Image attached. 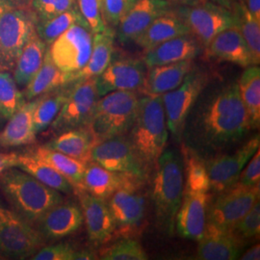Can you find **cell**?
Segmentation results:
<instances>
[{
    "mask_svg": "<svg viewBox=\"0 0 260 260\" xmlns=\"http://www.w3.org/2000/svg\"><path fill=\"white\" fill-rule=\"evenodd\" d=\"M84 223L90 241L94 245H103L111 240L116 233V224L107 201L87 193L82 189L76 190Z\"/></svg>",
    "mask_w": 260,
    "mask_h": 260,
    "instance_id": "obj_17",
    "label": "cell"
},
{
    "mask_svg": "<svg viewBox=\"0 0 260 260\" xmlns=\"http://www.w3.org/2000/svg\"><path fill=\"white\" fill-rule=\"evenodd\" d=\"M47 50L46 44L38 36L34 28L22 47L13 70L14 79L19 87L25 88L37 74Z\"/></svg>",
    "mask_w": 260,
    "mask_h": 260,
    "instance_id": "obj_29",
    "label": "cell"
},
{
    "mask_svg": "<svg viewBox=\"0 0 260 260\" xmlns=\"http://www.w3.org/2000/svg\"><path fill=\"white\" fill-rule=\"evenodd\" d=\"M68 93L69 83L38 96L33 114L34 128L37 134L49 127L66 103Z\"/></svg>",
    "mask_w": 260,
    "mask_h": 260,
    "instance_id": "obj_35",
    "label": "cell"
},
{
    "mask_svg": "<svg viewBox=\"0 0 260 260\" xmlns=\"http://www.w3.org/2000/svg\"><path fill=\"white\" fill-rule=\"evenodd\" d=\"M46 244L37 228L0 200V255L12 259L31 258Z\"/></svg>",
    "mask_w": 260,
    "mask_h": 260,
    "instance_id": "obj_6",
    "label": "cell"
},
{
    "mask_svg": "<svg viewBox=\"0 0 260 260\" xmlns=\"http://www.w3.org/2000/svg\"><path fill=\"white\" fill-rule=\"evenodd\" d=\"M25 103L23 93L10 72L0 71V115L8 120Z\"/></svg>",
    "mask_w": 260,
    "mask_h": 260,
    "instance_id": "obj_39",
    "label": "cell"
},
{
    "mask_svg": "<svg viewBox=\"0 0 260 260\" xmlns=\"http://www.w3.org/2000/svg\"><path fill=\"white\" fill-rule=\"evenodd\" d=\"M234 23L251 52L253 65L260 63V22L251 16L243 0H237L232 9Z\"/></svg>",
    "mask_w": 260,
    "mask_h": 260,
    "instance_id": "obj_36",
    "label": "cell"
},
{
    "mask_svg": "<svg viewBox=\"0 0 260 260\" xmlns=\"http://www.w3.org/2000/svg\"><path fill=\"white\" fill-rule=\"evenodd\" d=\"M139 99L135 91H113L98 100L87 123L95 144L129 132Z\"/></svg>",
    "mask_w": 260,
    "mask_h": 260,
    "instance_id": "obj_5",
    "label": "cell"
},
{
    "mask_svg": "<svg viewBox=\"0 0 260 260\" xmlns=\"http://www.w3.org/2000/svg\"><path fill=\"white\" fill-rule=\"evenodd\" d=\"M93 46V33L86 24L75 23L48 47L52 61L62 72L73 75L87 64Z\"/></svg>",
    "mask_w": 260,
    "mask_h": 260,
    "instance_id": "obj_12",
    "label": "cell"
},
{
    "mask_svg": "<svg viewBox=\"0 0 260 260\" xmlns=\"http://www.w3.org/2000/svg\"><path fill=\"white\" fill-rule=\"evenodd\" d=\"M94 144L95 141L91 130L85 125L57 134L44 146L84 163H88L91 161V150Z\"/></svg>",
    "mask_w": 260,
    "mask_h": 260,
    "instance_id": "obj_27",
    "label": "cell"
},
{
    "mask_svg": "<svg viewBox=\"0 0 260 260\" xmlns=\"http://www.w3.org/2000/svg\"><path fill=\"white\" fill-rule=\"evenodd\" d=\"M209 59L230 62L247 68L253 65L251 52L235 23L219 32L205 47Z\"/></svg>",
    "mask_w": 260,
    "mask_h": 260,
    "instance_id": "obj_22",
    "label": "cell"
},
{
    "mask_svg": "<svg viewBox=\"0 0 260 260\" xmlns=\"http://www.w3.org/2000/svg\"><path fill=\"white\" fill-rule=\"evenodd\" d=\"M76 0H29V8L37 20L50 19L75 7Z\"/></svg>",
    "mask_w": 260,
    "mask_h": 260,
    "instance_id": "obj_41",
    "label": "cell"
},
{
    "mask_svg": "<svg viewBox=\"0 0 260 260\" xmlns=\"http://www.w3.org/2000/svg\"><path fill=\"white\" fill-rule=\"evenodd\" d=\"M259 185L246 186L237 182L207 206L205 229L233 232L235 224L259 200Z\"/></svg>",
    "mask_w": 260,
    "mask_h": 260,
    "instance_id": "obj_7",
    "label": "cell"
},
{
    "mask_svg": "<svg viewBox=\"0 0 260 260\" xmlns=\"http://www.w3.org/2000/svg\"><path fill=\"white\" fill-rule=\"evenodd\" d=\"M8 6H9V5H8L4 0H0V16H1V14L3 13V11L6 9Z\"/></svg>",
    "mask_w": 260,
    "mask_h": 260,
    "instance_id": "obj_54",
    "label": "cell"
},
{
    "mask_svg": "<svg viewBox=\"0 0 260 260\" xmlns=\"http://www.w3.org/2000/svg\"><path fill=\"white\" fill-rule=\"evenodd\" d=\"M100 259L98 252L91 249L76 250L74 260H93Z\"/></svg>",
    "mask_w": 260,
    "mask_h": 260,
    "instance_id": "obj_48",
    "label": "cell"
},
{
    "mask_svg": "<svg viewBox=\"0 0 260 260\" xmlns=\"http://www.w3.org/2000/svg\"><path fill=\"white\" fill-rule=\"evenodd\" d=\"M116 31L107 26L100 33L93 34V46L90 58L83 69L73 75L71 82L89 77H98L111 63L115 48Z\"/></svg>",
    "mask_w": 260,
    "mask_h": 260,
    "instance_id": "obj_28",
    "label": "cell"
},
{
    "mask_svg": "<svg viewBox=\"0 0 260 260\" xmlns=\"http://www.w3.org/2000/svg\"><path fill=\"white\" fill-rule=\"evenodd\" d=\"M9 6H28L21 0H4ZM29 7V6H28Z\"/></svg>",
    "mask_w": 260,
    "mask_h": 260,
    "instance_id": "obj_53",
    "label": "cell"
},
{
    "mask_svg": "<svg viewBox=\"0 0 260 260\" xmlns=\"http://www.w3.org/2000/svg\"><path fill=\"white\" fill-rule=\"evenodd\" d=\"M37 98L24 103L8 122L0 130V148L10 149L30 145L36 141L37 133L34 128L33 114Z\"/></svg>",
    "mask_w": 260,
    "mask_h": 260,
    "instance_id": "obj_25",
    "label": "cell"
},
{
    "mask_svg": "<svg viewBox=\"0 0 260 260\" xmlns=\"http://www.w3.org/2000/svg\"><path fill=\"white\" fill-rule=\"evenodd\" d=\"M251 129L237 83L223 87L206 100L198 99L183 130L186 146L201 151H221L239 143Z\"/></svg>",
    "mask_w": 260,
    "mask_h": 260,
    "instance_id": "obj_1",
    "label": "cell"
},
{
    "mask_svg": "<svg viewBox=\"0 0 260 260\" xmlns=\"http://www.w3.org/2000/svg\"><path fill=\"white\" fill-rule=\"evenodd\" d=\"M17 167L26 172L32 177H35L40 182L44 183L61 193L71 194L73 193L74 187L55 169L48 165L41 159L30 154H19V162Z\"/></svg>",
    "mask_w": 260,
    "mask_h": 260,
    "instance_id": "obj_34",
    "label": "cell"
},
{
    "mask_svg": "<svg viewBox=\"0 0 260 260\" xmlns=\"http://www.w3.org/2000/svg\"><path fill=\"white\" fill-rule=\"evenodd\" d=\"M194 68L193 59L149 68L140 93L145 95H162L175 90Z\"/></svg>",
    "mask_w": 260,
    "mask_h": 260,
    "instance_id": "obj_24",
    "label": "cell"
},
{
    "mask_svg": "<svg viewBox=\"0 0 260 260\" xmlns=\"http://www.w3.org/2000/svg\"><path fill=\"white\" fill-rule=\"evenodd\" d=\"M31 154L55 169L59 174L70 181L75 191L81 189L82 178L87 163L68 156L54 149H48L45 146L38 147L37 149L31 152Z\"/></svg>",
    "mask_w": 260,
    "mask_h": 260,
    "instance_id": "obj_32",
    "label": "cell"
},
{
    "mask_svg": "<svg viewBox=\"0 0 260 260\" xmlns=\"http://www.w3.org/2000/svg\"><path fill=\"white\" fill-rule=\"evenodd\" d=\"M37 19L28 6H8L0 16V71L13 72Z\"/></svg>",
    "mask_w": 260,
    "mask_h": 260,
    "instance_id": "obj_9",
    "label": "cell"
},
{
    "mask_svg": "<svg viewBox=\"0 0 260 260\" xmlns=\"http://www.w3.org/2000/svg\"><path fill=\"white\" fill-rule=\"evenodd\" d=\"M171 8L164 0H137L117 26L119 41L122 44L134 42L154 19Z\"/></svg>",
    "mask_w": 260,
    "mask_h": 260,
    "instance_id": "obj_21",
    "label": "cell"
},
{
    "mask_svg": "<svg viewBox=\"0 0 260 260\" xmlns=\"http://www.w3.org/2000/svg\"><path fill=\"white\" fill-rule=\"evenodd\" d=\"M148 68L136 58H121L111 61L102 75L96 77L98 93L103 96L113 91L140 92L145 83Z\"/></svg>",
    "mask_w": 260,
    "mask_h": 260,
    "instance_id": "obj_15",
    "label": "cell"
},
{
    "mask_svg": "<svg viewBox=\"0 0 260 260\" xmlns=\"http://www.w3.org/2000/svg\"><path fill=\"white\" fill-rule=\"evenodd\" d=\"M99 258L103 260H147L148 254L138 240L123 237L100 251Z\"/></svg>",
    "mask_w": 260,
    "mask_h": 260,
    "instance_id": "obj_40",
    "label": "cell"
},
{
    "mask_svg": "<svg viewBox=\"0 0 260 260\" xmlns=\"http://www.w3.org/2000/svg\"><path fill=\"white\" fill-rule=\"evenodd\" d=\"M144 180L131 174L105 169L90 161L85 168L81 189L93 197L107 201L116 191L122 188L139 189Z\"/></svg>",
    "mask_w": 260,
    "mask_h": 260,
    "instance_id": "obj_16",
    "label": "cell"
},
{
    "mask_svg": "<svg viewBox=\"0 0 260 260\" xmlns=\"http://www.w3.org/2000/svg\"><path fill=\"white\" fill-rule=\"evenodd\" d=\"M19 153L12 152H2L0 151V174L5 170L12 167H17L19 162Z\"/></svg>",
    "mask_w": 260,
    "mask_h": 260,
    "instance_id": "obj_47",
    "label": "cell"
},
{
    "mask_svg": "<svg viewBox=\"0 0 260 260\" xmlns=\"http://www.w3.org/2000/svg\"><path fill=\"white\" fill-rule=\"evenodd\" d=\"M233 233L243 241L256 238L260 233V204L259 200L251 207L238 223L235 224Z\"/></svg>",
    "mask_w": 260,
    "mask_h": 260,
    "instance_id": "obj_43",
    "label": "cell"
},
{
    "mask_svg": "<svg viewBox=\"0 0 260 260\" xmlns=\"http://www.w3.org/2000/svg\"><path fill=\"white\" fill-rule=\"evenodd\" d=\"M91 161L105 169L134 175L146 179L148 170L143 164L126 134L94 144Z\"/></svg>",
    "mask_w": 260,
    "mask_h": 260,
    "instance_id": "obj_13",
    "label": "cell"
},
{
    "mask_svg": "<svg viewBox=\"0 0 260 260\" xmlns=\"http://www.w3.org/2000/svg\"><path fill=\"white\" fill-rule=\"evenodd\" d=\"M68 83H70V75L62 72L54 64L47 47L43 64L37 74L24 88L23 95L26 101H31Z\"/></svg>",
    "mask_w": 260,
    "mask_h": 260,
    "instance_id": "obj_31",
    "label": "cell"
},
{
    "mask_svg": "<svg viewBox=\"0 0 260 260\" xmlns=\"http://www.w3.org/2000/svg\"><path fill=\"white\" fill-rule=\"evenodd\" d=\"M99 99L96 77L70 82L67 101L49 125L50 132L57 135L67 130L87 125Z\"/></svg>",
    "mask_w": 260,
    "mask_h": 260,
    "instance_id": "obj_10",
    "label": "cell"
},
{
    "mask_svg": "<svg viewBox=\"0 0 260 260\" xmlns=\"http://www.w3.org/2000/svg\"><path fill=\"white\" fill-rule=\"evenodd\" d=\"M213 1L215 3H217V4L221 5V6H223L225 9L232 11L233 6H234V4L236 3L237 0H213Z\"/></svg>",
    "mask_w": 260,
    "mask_h": 260,
    "instance_id": "obj_52",
    "label": "cell"
},
{
    "mask_svg": "<svg viewBox=\"0 0 260 260\" xmlns=\"http://www.w3.org/2000/svg\"><path fill=\"white\" fill-rule=\"evenodd\" d=\"M244 241L233 232H222L205 229L199 240L197 259L234 260L239 258Z\"/></svg>",
    "mask_w": 260,
    "mask_h": 260,
    "instance_id": "obj_26",
    "label": "cell"
},
{
    "mask_svg": "<svg viewBox=\"0 0 260 260\" xmlns=\"http://www.w3.org/2000/svg\"><path fill=\"white\" fill-rule=\"evenodd\" d=\"M75 23H83L87 25L78 9L74 7L73 9L68 10L50 19L37 20L35 29L38 36L48 47L57 38Z\"/></svg>",
    "mask_w": 260,
    "mask_h": 260,
    "instance_id": "obj_38",
    "label": "cell"
},
{
    "mask_svg": "<svg viewBox=\"0 0 260 260\" xmlns=\"http://www.w3.org/2000/svg\"><path fill=\"white\" fill-rule=\"evenodd\" d=\"M242 103L251 122V129L260 124V69L258 65L247 67L238 81Z\"/></svg>",
    "mask_w": 260,
    "mask_h": 260,
    "instance_id": "obj_33",
    "label": "cell"
},
{
    "mask_svg": "<svg viewBox=\"0 0 260 260\" xmlns=\"http://www.w3.org/2000/svg\"><path fill=\"white\" fill-rule=\"evenodd\" d=\"M182 155L185 164V191L208 193L210 182L205 160L195 149L186 145L182 146Z\"/></svg>",
    "mask_w": 260,
    "mask_h": 260,
    "instance_id": "obj_37",
    "label": "cell"
},
{
    "mask_svg": "<svg viewBox=\"0 0 260 260\" xmlns=\"http://www.w3.org/2000/svg\"><path fill=\"white\" fill-rule=\"evenodd\" d=\"M137 0H102L103 19L107 26L117 27L122 17Z\"/></svg>",
    "mask_w": 260,
    "mask_h": 260,
    "instance_id": "obj_44",
    "label": "cell"
},
{
    "mask_svg": "<svg viewBox=\"0 0 260 260\" xmlns=\"http://www.w3.org/2000/svg\"><path fill=\"white\" fill-rule=\"evenodd\" d=\"M202 47L192 35L185 34L145 50L142 60L148 69L155 66L176 63L194 59L201 52Z\"/></svg>",
    "mask_w": 260,
    "mask_h": 260,
    "instance_id": "obj_23",
    "label": "cell"
},
{
    "mask_svg": "<svg viewBox=\"0 0 260 260\" xmlns=\"http://www.w3.org/2000/svg\"><path fill=\"white\" fill-rule=\"evenodd\" d=\"M189 34L183 21L170 9L166 14L154 19L134 42L144 50L166 42L174 38Z\"/></svg>",
    "mask_w": 260,
    "mask_h": 260,
    "instance_id": "obj_30",
    "label": "cell"
},
{
    "mask_svg": "<svg viewBox=\"0 0 260 260\" xmlns=\"http://www.w3.org/2000/svg\"><path fill=\"white\" fill-rule=\"evenodd\" d=\"M208 204V193L183 192L182 202L175 222V228L181 237L195 241H199L203 237Z\"/></svg>",
    "mask_w": 260,
    "mask_h": 260,
    "instance_id": "obj_20",
    "label": "cell"
},
{
    "mask_svg": "<svg viewBox=\"0 0 260 260\" xmlns=\"http://www.w3.org/2000/svg\"><path fill=\"white\" fill-rule=\"evenodd\" d=\"M137 190L122 188L107 200L116 224V232L124 236L138 229L145 218V199Z\"/></svg>",
    "mask_w": 260,
    "mask_h": 260,
    "instance_id": "obj_19",
    "label": "cell"
},
{
    "mask_svg": "<svg viewBox=\"0 0 260 260\" xmlns=\"http://www.w3.org/2000/svg\"><path fill=\"white\" fill-rule=\"evenodd\" d=\"M208 82V74L194 68L177 88L161 95L168 130L177 142L182 141L186 120Z\"/></svg>",
    "mask_w": 260,
    "mask_h": 260,
    "instance_id": "obj_8",
    "label": "cell"
},
{
    "mask_svg": "<svg viewBox=\"0 0 260 260\" xmlns=\"http://www.w3.org/2000/svg\"><path fill=\"white\" fill-rule=\"evenodd\" d=\"M172 10L183 21L189 34L204 47L219 32L234 24L232 11L208 0L195 5L177 6Z\"/></svg>",
    "mask_w": 260,
    "mask_h": 260,
    "instance_id": "obj_11",
    "label": "cell"
},
{
    "mask_svg": "<svg viewBox=\"0 0 260 260\" xmlns=\"http://www.w3.org/2000/svg\"><path fill=\"white\" fill-rule=\"evenodd\" d=\"M242 260H259L260 259V246L259 244L254 245L249 249L246 252L240 255Z\"/></svg>",
    "mask_w": 260,
    "mask_h": 260,
    "instance_id": "obj_50",
    "label": "cell"
},
{
    "mask_svg": "<svg viewBox=\"0 0 260 260\" xmlns=\"http://www.w3.org/2000/svg\"><path fill=\"white\" fill-rule=\"evenodd\" d=\"M4 121V119L1 117V115H0V129H1V125H2V122Z\"/></svg>",
    "mask_w": 260,
    "mask_h": 260,
    "instance_id": "obj_55",
    "label": "cell"
},
{
    "mask_svg": "<svg viewBox=\"0 0 260 260\" xmlns=\"http://www.w3.org/2000/svg\"><path fill=\"white\" fill-rule=\"evenodd\" d=\"M168 131L161 95L140 98L136 118L128 138L148 171L154 168L158 158L165 150Z\"/></svg>",
    "mask_w": 260,
    "mask_h": 260,
    "instance_id": "obj_4",
    "label": "cell"
},
{
    "mask_svg": "<svg viewBox=\"0 0 260 260\" xmlns=\"http://www.w3.org/2000/svg\"><path fill=\"white\" fill-rule=\"evenodd\" d=\"M76 249L73 245L59 243L44 246L31 257L33 260H74Z\"/></svg>",
    "mask_w": 260,
    "mask_h": 260,
    "instance_id": "obj_45",
    "label": "cell"
},
{
    "mask_svg": "<svg viewBox=\"0 0 260 260\" xmlns=\"http://www.w3.org/2000/svg\"><path fill=\"white\" fill-rule=\"evenodd\" d=\"M251 16L260 22V0H243Z\"/></svg>",
    "mask_w": 260,
    "mask_h": 260,
    "instance_id": "obj_49",
    "label": "cell"
},
{
    "mask_svg": "<svg viewBox=\"0 0 260 260\" xmlns=\"http://www.w3.org/2000/svg\"><path fill=\"white\" fill-rule=\"evenodd\" d=\"M154 168L151 198L156 223L163 233L173 234L183 198V162L175 150L165 149Z\"/></svg>",
    "mask_w": 260,
    "mask_h": 260,
    "instance_id": "obj_3",
    "label": "cell"
},
{
    "mask_svg": "<svg viewBox=\"0 0 260 260\" xmlns=\"http://www.w3.org/2000/svg\"><path fill=\"white\" fill-rule=\"evenodd\" d=\"M83 223L81 207L75 203L63 201L44 214L36 228L46 241L58 240L75 233Z\"/></svg>",
    "mask_w": 260,
    "mask_h": 260,
    "instance_id": "obj_18",
    "label": "cell"
},
{
    "mask_svg": "<svg viewBox=\"0 0 260 260\" xmlns=\"http://www.w3.org/2000/svg\"><path fill=\"white\" fill-rule=\"evenodd\" d=\"M0 190L10 207L34 226L51 207L64 201L61 192L18 167L9 168L0 174Z\"/></svg>",
    "mask_w": 260,
    "mask_h": 260,
    "instance_id": "obj_2",
    "label": "cell"
},
{
    "mask_svg": "<svg viewBox=\"0 0 260 260\" xmlns=\"http://www.w3.org/2000/svg\"><path fill=\"white\" fill-rule=\"evenodd\" d=\"M77 9L90 31L95 34L103 31L107 25L102 12V0H76Z\"/></svg>",
    "mask_w": 260,
    "mask_h": 260,
    "instance_id": "obj_42",
    "label": "cell"
},
{
    "mask_svg": "<svg viewBox=\"0 0 260 260\" xmlns=\"http://www.w3.org/2000/svg\"><path fill=\"white\" fill-rule=\"evenodd\" d=\"M238 182L243 185H259L260 182V149L251 156L249 162L242 170Z\"/></svg>",
    "mask_w": 260,
    "mask_h": 260,
    "instance_id": "obj_46",
    "label": "cell"
},
{
    "mask_svg": "<svg viewBox=\"0 0 260 260\" xmlns=\"http://www.w3.org/2000/svg\"><path fill=\"white\" fill-rule=\"evenodd\" d=\"M170 6H182V5H195L203 3L207 0H164Z\"/></svg>",
    "mask_w": 260,
    "mask_h": 260,
    "instance_id": "obj_51",
    "label": "cell"
},
{
    "mask_svg": "<svg viewBox=\"0 0 260 260\" xmlns=\"http://www.w3.org/2000/svg\"><path fill=\"white\" fill-rule=\"evenodd\" d=\"M259 134H256L233 154L217 155L205 160L210 190L220 193L236 184L242 170L259 149Z\"/></svg>",
    "mask_w": 260,
    "mask_h": 260,
    "instance_id": "obj_14",
    "label": "cell"
}]
</instances>
